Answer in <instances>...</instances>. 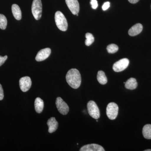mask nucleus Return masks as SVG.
<instances>
[{
	"label": "nucleus",
	"instance_id": "obj_1",
	"mask_svg": "<svg viewBox=\"0 0 151 151\" xmlns=\"http://www.w3.org/2000/svg\"><path fill=\"white\" fill-rule=\"evenodd\" d=\"M68 84L73 89H77L81 84V76L80 72L77 69L72 68L68 70L66 75Z\"/></svg>",
	"mask_w": 151,
	"mask_h": 151
},
{
	"label": "nucleus",
	"instance_id": "obj_2",
	"mask_svg": "<svg viewBox=\"0 0 151 151\" xmlns=\"http://www.w3.org/2000/svg\"><path fill=\"white\" fill-rule=\"evenodd\" d=\"M55 20L58 28L62 31H65L68 28L67 20L61 12L58 11L55 15Z\"/></svg>",
	"mask_w": 151,
	"mask_h": 151
},
{
	"label": "nucleus",
	"instance_id": "obj_3",
	"mask_svg": "<svg viewBox=\"0 0 151 151\" xmlns=\"http://www.w3.org/2000/svg\"><path fill=\"white\" fill-rule=\"evenodd\" d=\"M32 12L36 19H40L42 13V4L41 0H33L32 6Z\"/></svg>",
	"mask_w": 151,
	"mask_h": 151
},
{
	"label": "nucleus",
	"instance_id": "obj_4",
	"mask_svg": "<svg viewBox=\"0 0 151 151\" xmlns=\"http://www.w3.org/2000/svg\"><path fill=\"white\" fill-rule=\"evenodd\" d=\"M88 113L92 118L98 119L100 117V112L96 103L93 101H90L87 105Z\"/></svg>",
	"mask_w": 151,
	"mask_h": 151
},
{
	"label": "nucleus",
	"instance_id": "obj_5",
	"mask_svg": "<svg viewBox=\"0 0 151 151\" xmlns=\"http://www.w3.org/2000/svg\"><path fill=\"white\" fill-rule=\"evenodd\" d=\"M119 112V107L115 103H110L107 105L106 114L111 120H114L117 118Z\"/></svg>",
	"mask_w": 151,
	"mask_h": 151
},
{
	"label": "nucleus",
	"instance_id": "obj_6",
	"mask_svg": "<svg viewBox=\"0 0 151 151\" xmlns=\"http://www.w3.org/2000/svg\"><path fill=\"white\" fill-rule=\"evenodd\" d=\"M129 61L127 58H123L115 63L113 64V70L115 72H119L123 71L128 67Z\"/></svg>",
	"mask_w": 151,
	"mask_h": 151
},
{
	"label": "nucleus",
	"instance_id": "obj_7",
	"mask_svg": "<svg viewBox=\"0 0 151 151\" xmlns=\"http://www.w3.org/2000/svg\"><path fill=\"white\" fill-rule=\"evenodd\" d=\"M56 105L58 111L63 115H67L69 112V107L63 100L60 97L57 98Z\"/></svg>",
	"mask_w": 151,
	"mask_h": 151
},
{
	"label": "nucleus",
	"instance_id": "obj_8",
	"mask_svg": "<svg viewBox=\"0 0 151 151\" xmlns=\"http://www.w3.org/2000/svg\"><path fill=\"white\" fill-rule=\"evenodd\" d=\"M31 85V79L29 76H24L20 79V88L22 92H27L30 88Z\"/></svg>",
	"mask_w": 151,
	"mask_h": 151
},
{
	"label": "nucleus",
	"instance_id": "obj_9",
	"mask_svg": "<svg viewBox=\"0 0 151 151\" xmlns=\"http://www.w3.org/2000/svg\"><path fill=\"white\" fill-rule=\"evenodd\" d=\"M68 8L72 14L76 15L79 11V4L78 0H65Z\"/></svg>",
	"mask_w": 151,
	"mask_h": 151
},
{
	"label": "nucleus",
	"instance_id": "obj_10",
	"mask_svg": "<svg viewBox=\"0 0 151 151\" xmlns=\"http://www.w3.org/2000/svg\"><path fill=\"white\" fill-rule=\"evenodd\" d=\"M51 53V49L49 48H46L41 50L38 52L36 56L35 60L37 61H42L46 59L50 55Z\"/></svg>",
	"mask_w": 151,
	"mask_h": 151
},
{
	"label": "nucleus",
	"instance_id": "obj_11",
	"mask_svg": "<svg viewBox=\"0 0 151 151\" xmlns=\"http://www.w3.org/2000/svg\"><path fill=\"white\" fill-rule=\"evenodd\" d=\"M80 151H105V150L103 147L97 145V144H92L86 145L83 146L80 149Z\"/></svg>",
	"mask_w": 151,
	"mask_h": 151
},
{
	"label": "nucleus",
	"instance_id": "obj_12",
	"mask_svg": "<svg viewBox=\"0 0 151 151\" xmlns=\"http://www.w3.org/2000/svg\"><path fill=\"white\" fill-rule=\"evenodd\" d=\"M47 124L49 128L48 132L50 133H53L57 129L58 124L54 117H52L49 119Z\"/></svg>",
	"mask_w": 151,
	"mask_h": 151
},
{
	"label": "nucleus",
	"instance_id": "obj_13",
	"mask_svg": "<svg viewBox=\"0 0 151 151\" xmlns=\"http://www.w3.org/2000/svg\"><path fill=\"white\" fill-rule=\"evenodd\" d=\"M142 29V25L139 23L137 24L130 29L128 32L131 36H134L140 33Z\"/></svg>",
	"mask_w": 151,
	"mask_h": 151
},
{
	"label": "nucleus",
	"instance_id": "obj_14",
	"mask_svg": "<svg viewBox=\"0 0 151 151\" xmlns=\"http://www.w3.org/2000/svg\"><path fill=\"white\" fill-rule=\"evenodd\" d=\"M12 9L15 18L17 20H20L22 19V12L19 6L14 4L12 6Z\"/></svg>",
	"mask_w": 151,
	"mask_h": 151
},
{
	"label": "nucleus",
	"instance_id": "obj_15",
	"mask_svg": "<svg viewBox=\"0 0 151 151\" xmlns=\"http://www.w3.org/2000/svg\"><path fill=\"white\" fill-rule=\"evenodd\" d=\"M137 86V80L134 78H130L125 83V87L127 89L131 90L136 89Z\"/></svg>",
	"mask_w": 151,
	"mask_h": 151
},
{
	"label": "nucleus",
	"instance_id": "obj_16",
	"mask_svg": "<svg viewBox=\"0 0 151 151\" xmlns=\"http://www.w3.org/2000/svg\"><path fill=\"white\" fill-rule=\"evenodd\" d=\"M35 108L37 113H40L43 110L44 102L43 100L39 97H37L35 101Z\"/></svg>",
	"mask_w": 151,
	"mask_h": 151
},
{
	"label": "nucleus",
	"instance_id": "obj_17",
	"mask_svg": "<svg viewBox=\"0 0 151 151\" xmlns=\"http://www.w3.org/2000/svg\"><path fill=\"white\" fill-rule=\"evenodd\" d=\"M142 134L144 137L147 139H151V125L147 124L143 128Z\"/></svg>",
	"mask_w": 151,
	"mask_h": 151
},
{
	"label": "nucleus",
	"instance_id": "obj_18",
	"mask_svg": "<svg viewBox=\"0 0 151 151\" xmlns=\"http://www.w3.org/2000/svg\"><path fill=\"white\" fill-rule=\"evenodd\" d=\"M97 79L98 82L102 85L106 84L108 82V79L105 73L102 70L98 71L97 75Z\"/></svg>",
	"mask_w": 151,
	"mask_h": 151
},
{
	"label": "nucleus",
	"instance_id": "obj_19",
	"mask_svg": "<svg viewBox=\"0 0 151 151\" xmlns=\"http://www.w3.org/2000/svg\"><path fill=\"white\" fill-rule=\"evenodd\" d=\"M7 24V20L4 15L0 14V28L2 29H6Z\"/></svg>",
	"mask_w": 151,
	"mask_h": 151
},
{
	"label": "nucleus",
	"instance_id": "obj_20",
	"mask_svg": "<svg viewBox=\"0 0 151 151\" xmlns=\"http://www.w3.org/2000/svg\"><path fill=\"white\" fill-rule=\"evenodd\" d=\"M86 40H85V45L86 46H90L94 42V37L92 34L87 33L85 35Z\"/></svg>",
	"mask_w": 151,
	"mask_h": 151
},
{
	"label": "nucleus",
	"instance_id": "obj_21",
	"mask_svg": "<svg viewBox=\"0 0 151 151\" xmlns=\"http://www.w3.org/2000/svg\"><path fill=\"white\" fill-rule=\"evenodd\" d=\"M107 50L109 53H114L119 50V47L116 45L112 44L107 46Z\"/></svg>",
	"mask_w": 151,
	"mask_h": 151
},
{
	"label": "nucleus",
	"instance_id": "obj_22",
	"mask_svg": "<svg viewBox=\"0 0 151 151\" xmlns=\"http://www.w3.org/2000/svg\"><path fill=\"white\" fill-rule=\"evenodd\" d=\"M90 4L92 6V8L94 9H97L98 7V3L97 0H91Z\"/></svg>",
	"mask_w": 151,
	"mask_h": 151
},
{
	"label": "nucleus",
	"instance_id": "obj_23",
	"mask_svg": "<svg viewBox=\"0 0 151 151\" xmlns=\"http://www.w3.org/2000/svg\"><path fill=\"white\" fill-rule=\"evenodd\" d=\"M7 58L8 57L7 55L4 57L0 56V66L4 63Z\"/></svg>",
	"mask_w": 151,
	"mask_h": 151
},
{
	"label": "nucleus",
	"instance_id": "obj_24",
	"mask_svg": "<svg viewBox=\"0 0 151 151\" xmlns=\"http://www.w3.org/2000/svg\"><path fill=\"white\" fill-rule=\"evenodd\" d=\"M110 6V3L109 2H106L103 4L102 9L103 10L105 11L108 9Z\"/></svg>",
	"mask_w": 151,
	"mask_h": 151
},
{
	"label": "nucleus",
	"instance_id": "obj_25",
	"mask_svg": "<svg viewBox=\"0 0 151 151\" xmlns=\"http://www.w3.org/2000/svg\"><path fill=\"white\" fill-rule=\"evenodd\" d=\"M4 98V90H3L2 86L0 84V100H2Z\"/></svg>",
	"mask_w": 151,
	"mask_h": 151
},
{
	"label": "nucleus",
	"instance_id": "obj_26",
	"mask_svg": "<svg viewBox=\"0 0 151 151\" xmlns=\"http://www.w3.org/2000/svg\"><path fill=\"white\" fill-rule=\"evenodd\" d=\"M128 1L132 4H136V3H137L139 1V0H128Z\"/></svg>",
	"mask_w": 151,
	"mask_h": 151
},
{
	"label": "nucleus",
	"instance_id": "obj_27",
	"mask_svg": "<svg viewBox=\"0 0 151 151\" xmlns=\"http://www.w3.org/2000/svg\"><path fill=\"white\" fill-rule=\"evenodd\" d=\"M145 151H151V150L149 149V150H145Z\"/></svg>",
	"mask_w": 151,
	"mask_h": 151
},
{
	"label": "nucleus",
	"instance_id": "obj_28",
	"mask_svg": "<svg viewBox=\"0 0 151 151\" xmlns=\"http://www.w3.org/2000/svg\"><path fill=\"white\" fill-rule=\"evenodd\" d=\"M98 120H96V122H98Z\"/></svg>",
	"mask_w": 151,
	"mask_h": 151
}]
</instances>
